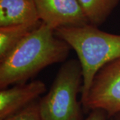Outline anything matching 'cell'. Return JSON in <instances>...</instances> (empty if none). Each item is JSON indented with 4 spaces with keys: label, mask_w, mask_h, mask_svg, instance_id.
Masks as SVG:
<instances>
[{
    "label": "cell",
    "mask_w": 120,
    "mask_h": 120,
    "mask_svg": "<svg viewBox=\"0 0 120 120\" xmlns=\"http://www.w3.org/2000/svg\"><path fill=\"white\" fill-rule=\"evenodd\" d=\"M91 25L99 26L107 20L120 0H78Z\"/></svg>",
    "instance_id": "9c48e42d"
},
{
    "label": "cell",
    "mask_w": 120,
    "mask_h": 120,
    "mask_svg": "<svg viewBox=\"0 0 120 120\" xmlns=\"http://www.w3.org/2000/svg\"><path fill=\"white\" fill-rule=\"evenodd\" d=\"M82 103L87 110H103L109 117L120 113V58L99 70Z\"/></svg>",
    "instance_id": "277c9868"
},
{
    "label": "cell",
    "mask_w": 120,
    "mask_h": 120,
    "mask_svg": "<svg viewBox=\"0 0 120 120\" xmlns=\"http://www.w3.org/2000/svg\"><path fill=\"white\" fill-rule=\"evenodd\" d=\"M116 116H117V117H116V120H120V113L117 114V115H116Z\"/></svg>",
    "instance_id": "7c38bea8"
},
{
    "label": "cell",
    "mask_w": 120,
    "mask_h": 120,
    "mask_svg": "<svg viewBox=\"0 0 120 120\" xmlns=\"http://www.w3.org/2000/svg\"><path fill=\"white\" fill-rule=\"evenodd\" d=\"M55 34L73 49L78 57L82 69V103L99 70L120 58V35L107 33L91 24L61 27L55 30Z\"/></svg>",
    "instance_id": "7a4b0ae2"
},
{
    "label": "cell",
    "mask_w": 120,
    "mask_h": 120,
    "mask_svg": "<svg viewBox=\"0 0 120 120\" xmlns=\"http://www.w3.org/2000/svg\"><path fill=\"white\" fill-rule=\"evenodd\" d=\"M82 69L76 60L61 65L47 94L38 102L42 120H80L77 94L82 86Z\"/></svg>",
    "instance_id": "3957f363"
},
{
    "label": "cell",
    "mask_w": 120,
    "mask_h": 120,
    "mask_svg": "<svg viewBox=\"0 0 120 120\" xmlns=\"http://www.w3.org/2000/svg\"><path fill=\"white\" fill-rule=\"evenodd\" d=\"M40 21L56 30L90 24L78 0H34Z\"/></svg>",
    "instance_id": "5b68a950"
},
{
    "label": "cell",
    "mask_w": 120,
    "mask_h": 120,
    "mask_svg": "<svg viewBox=\"0 0 120 120\" xmlns=\"http://www.w3.org/2000/svg\"><path fill=\"white\" fill-rule=\"evenodd\" d=\"M109 117L105 112L101 109L92 110L88 117L84 120H107Z\"/></svg>",
    "instance_id": "8fae6325"
},
{
    "label": "cell",
    "mask_w": 120,
    "mask_h": 120,
    "mask_svg": "<svg viewBox=\"0 0 120 120\" xmlns=\"http://www.w3.org/2000/svg\"><path fill=\"white\" fill-rule=\"evenodd\" d=\"M46 91V86L40 80L17 84L0 91V120H4L34 103Z\"/></svg>",
    "instance_id": "8992f818"
},
{
    "label": "cell",
    "mask_w": 120,
    "mask_h": 120,
    "mask_svg": "<svg viewBox=\"0 0 120 120\" xmlns=\"http://www.w3.org/2000/svg\"><path fill=\"white\" fill-rule=\"evenodd\" d=\"M70 46L41 22L0 61V87L22 84L43 68L64 62Z\"/></svg>",
    "instance_id": "6da1fadb"
},
{
    "label": "cell",
    "mask_w": 120,
    "mask_h": 120,
    "mask_svg": "<svg viewBox=\"0 0 120 120\" xmlns=\"http://www.w3.org/2000/svg\"><path fill=\"white\" fill-rule=\"evenodd\" d=\"M4 120H42L39 111L38 103L34 102Z\"/></svg>",
    "instance_id": "30bf717a"
},
{
    "label": "cell",
    "mask_w": 120,
    "mask_h": 120,
    "mask_svg": "<svg viewBox=\"0 0 120 120\" xmlns=\"http://www.w3.org/2000/svg\"><path fill=\"white\" fill-rule=\"evenodd\" d=\"M39 22L34 0H0V27Z\"/></svg>",
    "instance_id": "52a82bcc"
},
{
    "label": "cell",
    "mask_w": 120,
    "mask_h": 120,
    "mask_svg": "<svg viewBox=\"0 0 120 120\" xmlns=\"http://www.w3.org/2000/svg\"><path fill=\"white\" fill-rule=\"evenodd\" d=\"M41 23V22L38 23L0 27V61L4 60L27 35Z\"/></svg>",
    "instance_id": "ba28073f"
}]
</instances>
